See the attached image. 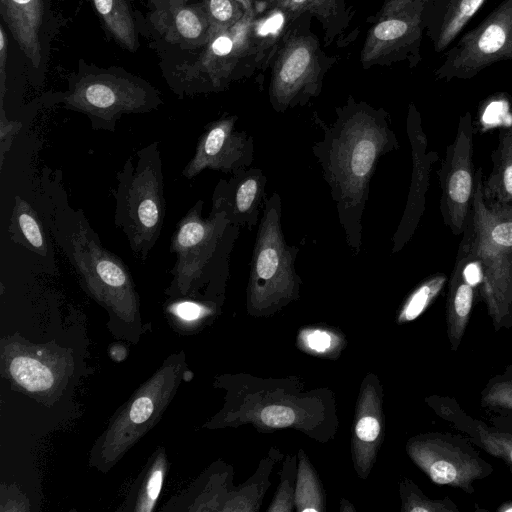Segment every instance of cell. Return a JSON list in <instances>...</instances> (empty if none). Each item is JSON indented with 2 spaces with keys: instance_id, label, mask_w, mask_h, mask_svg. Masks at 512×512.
I'll list each match as a JSON object with an SVG mask.
<instances>
[{
  "instance_id": "1",
  "label": "cell",
  "mask_w": 512,
  "mask_h": 512,
  "mask_svg": "<svg viewBox=\"0 0 512 512\" xmlns=\"http://www.w3.org/2000/svg\"><path fill=\"white\" fill-rule=\"evenodd\" d=\"M323 131L312 151L336 204L346 242L358 253L370 181L380 158L397 150L399 142L383 108L352 96L336 108L335 121Z\"/></svg>"
},
{
  "instance_id": "2",
  "label": "cell",
  "mask_w": 512,
  "mask_h": 512,
  "mask_svg": "<svg viewBox=\"0 0 512 512\" xmlns=\"http://www.w3.org/2000/svg\"><path fill=\"white\" fill-rule=\"evenodd\" d=\"M116 176L114 223L135 258L145 261L160 237L166 210L159 142L128 157Z\"/></svg>"
},
{
  "instance_id": "3",
  "label": "cell",
  "mask_w": 512,
  "mask_h": 512,
  "mask_svg": "<svg viewBox=\"0 0 512 512\" xmlns=\"http://www.w3.org/2000/svg\"><path fill=\"white\" fill-rule=\"evenodd\" d=\"M202 209L203 201L198 200L179 220L170 240L173 285L181 292L224 274L238 235L239 227L224 212L211 210L204 218Z\"/></svg>"
},
{
  "instance_id": "4",
  "label": "cell",
  "mask_w": 512,
  "mask_h": 512,
  "mask_svg": "<svg viewBox=\"0 0 512 512\" xmlns=\"http://www.w3.org/2000/svg\"><path fill=\"white\" fill-rule=\"evenodd\" d=\"M64 108L88 117L93 130L114 132L125 114L147 113L163 102L159 91L142 79L119 71L84 72L69 82Z\"/></svg>"
},
{
  "instance_id": "5",
  "label": "cell",
  "mask_w": 512,
  "mask_h": 512,
  "mask_svg": "<svg viewBox=\"0 0 512 512\" xmlns=\"http://www.w3.org/2000/svg\"><path fill=\"white\" fill-rule=\"evenodd\" d=\"M310 15L299 16L288 29L273 59L269 101L277 112L303 106L317 97L332 58L322 50L319 39L309 30Z\"/></svg>"
},
{
  "instance_id": "6",
  "label": "cell",
  "mask_w": 512,
  "mask_h": 512,
  "mask_svg": "<svg viewBox=\"0 0 512 512\" xmlns=\"http://www.w3.org/2000/svg\"><path fill=\"white\" fill-rule=\"evenodd\" d=\"M281 214V198L274 192L266 199L251 259V294L259 302L287 295L298 280L294 264L299 249L286 242Z\"/></svg>"
},
{
  "instance_id": "7",
  "label": "cell",
  "mask_w": 512,
  "mask_h": 512,
  "mask_svg": "<svg viewBox=\"0 0 512 512\" xmlns=\"http://www.w3.org/2000/svg\"><path fill=\"white\" fill-rule=\"evenodd\" d=\"M477 448L463 434L432 432L413 440L409 453L433 483L472 495L475 482L494 471Z\"/></svg>"
},
{
  "instance_id": "8",
  "label": "cell",
  "mask_w": 512,
  "mask_h": 512,
  "mask_svg": "<svg viewBox=\"0 0 512 512\" xmlns=\"http://www.w3.org/2000/svg\"><path fill=\"white\" fill-rule=\"evenodd\" d=\"M444 56L434 71L437 80H468L497 62L512 61V0H503Z\"/></svg>"
},
{
  "instance_id": "9",
  "label": "cell",
  "mask_w": 512,
  "mask_h": 512,
  "mask_svg": "<svg viewBox=\"0 0 512 512\" xmlns=\"http://www.w3.org/2000/svg\"><path fill=\"white\" fill-rule=\"evenodd\" d=\"M473 154L474 125L472 115L467 111L459 118L456 136L447 146L438 171L440 212L454 236L463 234L469 220L476 175Z\"/></svg>"
},
{
  "instance_id": "10",
  "label": "cell",
  "mask_w": 512,
  "mask_h": 512,
  "mask_svg": "<svg viewBox=\"0 0 512 512\" xmlns=\"http://www.w3.org/2000/svg\"><path fill=\"white\" fill-rule=\"evenodd\" d=\"M256 14L245 13L233 27L216 34L205 45L190 70L201 78L199 92L220 91L230 82L248 77L257 69L251 41V24Z\"/></svg>"
},
{
  "instance_id": "11",
  "label": "cell",
  "mask_w": 512,
  "mask_h": 512,
  "mask_svg": "<svg viewBox=\"0 0 512 512\" xmlns=\"http://www.w3.org/2000/svg\"><path fill=\"white\" fill-rule=\"evenodd\" d=\"M425 6L413 5L372 20L360 53L362 67L367 69L402 61H406L410 68L416 67L422 59L420 48L425 31Z\"/></svg>"
},
{
  "instance_id": "12",
  "label": "cell",
  "mask_w": 512,
  "mask_h": 512,
  "mask_svg": "<svg viewBox=\"0 0 512 512\" xmlns=\"http://www.w3.org/2000/svg\"><path fill=\"white\" fill-rule=\"evenodd\" d=\"M235 115H225L205 125L195 152L182 170L191 180L205 169L235 174L250 167L254 158L253 137L238 130Z\"/></svg>"
},
{
  "instance_id": "13",
  "label": "cell",
  "mask_w": 512,
  "mask_h": 512,
  "mask_svg": "<svg viewBox=\"0 0 512 512\" xmlns=\"http://www.w3.org/2000/svg\"><path fill=\"white\" fill-rule=\"evenodd\" d=\"M462 235L460 244L480 265L479 297L485 304L493 330L512 328V250L490 244L468 229Z\"/></svg>"
},
{
  "instance_id": "14",
  "label": "cell",
  "mask_w": 512,
  "mask_h": 512,
  "mask_svg": "<svg viewBox=\"0 0 512 512\" xmlns=\"http://www.w3.org/2000/svg\"><path fill=\"white\" fill-rule=\"evenodd\" d=\"M407 135L411 145L412 177L404 213L392 238L393 253L402 250L419 225L425 211L431 169L439 159L436 151H428V140L422 127L421 116L413 103L408 109Z\"/></svg>"
},
{
  "instance_id": "15",
  "label": "cell",
  "mask_w": 512,
  "mask_h": 512,
  "mask_svg": "<svg viewBox=\"0 0 512 512\" xmlns=\"http://www.w3.org/2000/svg\"><path fill=\"white\" fill-rule=\"evenodd\" d=\"M267 178L258 168H247L229 179H221L212 195L211 210L224 212L237 227L252 229L261 219L266 199Z\"/></svg>"
},
{
  "instance_id": "16",
  "label": "cell",
  "mask_w": 512,
  "mask_h": 512,
  "mask_svg": "<svg viewBox=\"0 0 512 512\" xmlns=\"http://www.w3.org/2000/svg\"><path fill=\"white\" fill-rule=\"evenodd\" d=\"M481 278L478 261L460 244L447 282L446 335L452 352L458 351L465 335L476 299L479 297Z\"/></svg>"
},
{
  "instance_id": "17",
  "label": "cell",
  "mask_w": 512,
  "mask_h": 512,
  "mask_svg": "<svg viewBox=\"0 0 512 512\" xmlns=\"http://www.w3.org/2000/svg\"><path fill=\"white\" fill-rule=\"evenodd\" d=\"M426 403L447 425L467 436L480 450L501 460L512 475V433L470 415L454 397L432 395Z\"/></svg>"
},
{
  "instance_id": "18",
  "label": "cell",
  "mask_w": 512,
  "mask_h": 512,
  "mask_svg": "<svg viewBox=\"0 0 512 512\" xmlns=\"http://www.w3.org/2000/svg\"><path fill=\"white\" fill-rule=\"evenodd\" d=\"M486 0H429L423 20L436 52L446 50Z\"/></svg>"
},
{
  "instance_id": "19",
  "label": "cell",
  "mask_w": 512,
  "mask_h": 512,
  "mask_svg": "<svg viewBox=\"0 0 512 512\" xmlns=\"http://www.w3.org/2000/svg\"><path fill=\"white\" fill-rule=\"evenodd\" d=\"M483 170L475 175V190L466 229L497 247L512 250V203H487L482 195Z\"/></svg>"
},
{
  "instance_id": "20",
  "label": "cell",
  "mask_w": 512,
  "mask_h": 512,
  "mask_svg": "<svg viewBox=\"0 0 512 512\" xmlns=\"http://www.w3.org/2000/svg\"><path fill=\"white\" fill-rule=\"evenodd\" d=\"M0 13L20 49L33 67L41 63L39 32L43 23V0H0Z\"/></svg>"
},
{
  "instance_id": "21",
  "label": "cell",
  "mask_w": 512,
  "mask_h": 512,
  "mask_svg": "<svg viewBox=\"0 0 512 512\" xmlns=\"http://www.w3.org/2000/svg\"><path fill=\"white\" fill-rule=\"evenodd\" d=\"M271 9L316 17L322 25L326 46L343 35L352 18L346 0H265L257 14Z\"/></svg>"
},
{
  "instance_id": "22",
  "label": "cell",
  "mask_w": 512,
  "mask_h": 512,
  "mask_svg": "<svg viewBox=\"0 0 512 512\" xmlns=\"http://www.w3.org/2000/svg\"><path fill=\"white\" fill-rule=\"evenodd\" d=\"M159 13L162 31L168 41L206 45L210 37V21L202 4L185 5L172 2Z\"/></svg>"
},
{
  "instance_id": "23",
  "label": "cell",
  "mask_w": 512,
  "mask_h": 512,
  "mask_svg": "<svg viewBox=\"0 0 512 512\" xmlns=\"http://www.w3.org/2000/svg\"><path fill=\"white\" fill-rule=\"evenodd\" d=\"M492 170L482 182L487 203H512V125L499 131L498 143L491 152Z\"/></svg>"
},
{
  "instance_id": "24",
  "label": "cell",
  "mask_w": 512,
  "mask_h": 512,
  "mask_svg": "<svg viewBox=\"0 0 512 512\" xmlns=\"http://www.w3.org/2000/svg\"><path fill=\"white\" fill-rule=\"evenodd\" d=\"M11 238L30 251L48 256V243L37 211L27 200L17 196L10 218Z\"/></svg>"
},
{
  "instance_id": "25",
  "label": "cell",
  "mask_w": 512,
  "mask_h": 512,
  "mask_svg": "<svg viewBox=\"0 0 512 512\" xmlns=\"http://www.w3.org/2000/svg\"><path fill=\"white\" fill-rule=\"evenodd\" d=\"M106 29L125 49L135 52L138 37L131 8L127 0H92Z\"/></svg>"
},
{
  "instance_id": "26",
  "label": "cell",
  "mask_w": 512,
  "mask_h": 512,
  "mask_svg": "<svg viewBox=\"0 0 512 512\" xmlns=\"http://www.w3.org/2000/svg\"><path fill=\"white\" fill-rule=\"evenodd\" d=\"M448 277L444 273L430 275L422 281L407 298L401 313L399 322H408L419 317L437 298Z\"/></svg>"
},
{
  "instance_id": "27",
  "label": "cell",
  "mask_w": 512,
  "mask_h": 512,
  "mask_svg": "<svg viewBox=\"0 0 512 512\" xmlns=\"http://www.w3.org/2000/svg\"><path fill=\"white\" fill-rule=\"evenodd\" d=\"M479 404L488 412L512 411V364L486 382L480 392Z\"/></svg>"
},
{
  "instance_id": "28",
  "label": "cell",
  "mask_w": 512,
  "mask_h": 512,
  "mask_svg": "<svg viewBox=\"0 0 512 512\" xmlns=\"http://www.w3.org/2000/svg\"><path fill=\"white\" fill-rule=\"evenodd\" d=\"M13 378L28 391H43L51 387L53 375L42 363L35 359L19 356L10 364Z\"/></svg>"
},
{
  "instance_id": "29",
  "label": "cell",
  "mask_w": 512,
  "mask_h": 512,
  "mask_svg": "<svg viewBox=\"0 0 512 512\" xmlns=\"http://www.w3.org/2000/svg\"><path fill=\"white\" fill-rule=\"evenodd\" d=\"M210 21V37L230 29L245 15L236 0H202Z\"/></svg>"
},
{
  "instance_id": "30",
  "label": "cell",
  "mask_w": 512,
  "mask_h": 512,
  "mask_svg": "<svg viewBox=\"0 0 512 512\" xmlns=\"http://www.w3.org/2000/svg\"><path fill=\"white\" fill-rule=\"evenodd\" d=\"M405 509L411 512H459L457 504L448 496L440 499L426 497L416 486H407Z\"/></svg>"
},
{
  "instance_id": "31",
  "label": "cell",
  "mask_w": 512,
  "mask_h": 512,
  "mask_svg": "<svg viewBox=\"0 0 512 512\" xmlns=\"http://www.w3.org/2000/svg\"><path fill=\"white\" fill-rule=\"evenodd\" d=\"M260 417L263 423L270 427H287L295 420L294 411L281 405H271L264 408Z\"/></svg>"
},
{
  "instance_id": "32",
  "label": "cell",
  "mask_w": 512,
  "mask_h": 512,
  "mask_svg": "<svg viewBox=\"0 0 512 512\" xmlns=\"http://www.w3.org/2000/svg\"><path fill=\"white\" fill-rule=\"evenodd\" d=\"M429 0H385L380 10L369 21L395 14L407 7L426 4Z\"/></svg>"
},
{
  "instance_id": "33",
  "label": "cell",
  "mask_w": 512,
  "mask_h": 512,
  "mask_svg": "<svg viewBox=\"0 0 512 512\" xmlns=\"http://www.w3.org/2000/svg\"><path fill=\"white\" fill-rule=\"evenodd\" d=\"M380 426L377 419L371 416L362 417L355 428L356 435L363 441L371 442L379 435Z\"/></svg>"
},
{
  "instance_id": "34",
  "label": "cell",
  "mask_w": 512,
  "mask_h": 512,
  "mask_svg": "<svg viewBox=\"0 0 512 512\" xmlns=\"http://www.w3.org/2000/svg\"><path fill=\"white\" fill-rule=\"evenodd\" d=\"M153 412V403L148 397H140L134 401L130 410V419L134 423L145 422Z\"/></svg>"
},
{
  "instance_id": "35",
  "label": "cell",
  "mask_w": 512,
  "mask_h": 512,
  "mask_svg": "<svg viewBox=\"0 0 512 512\" xmlns=\"http://www.w3.org/2000/svg\"><path fill=\"white\" fill-rule=\"evenodd\" d=\"M171 309L178 317L186 321L196 320L204 312L201 305L192 301L179 302L174 304Z\"/></svg>"
},
{
  "instance_id": "36",
  "label": "cell",
  "mask_w": 512,
  "mask_h": 512,
  "mask_svg": "<svg viewBox=\"0 0 512 512\" xmlns=\"http://www.w3.org/2000/svg\"><path fill=\"white\" fill-rule=\"evenodd\" d=\"M8 54V43L4 28L0 26V89H1V103L5 93V80H6V62Z\"/></svg>"
},
{
  "instance_id": "37",
  "label": "cell",
  "mask_w": 512,
  "mask_h": 512,
  "mask_svg": "<svg viewBox=\"0 0 512 512\" xmlns=\"http://www.w3.org/2000/svg\"><path fill=\"white\" fill-rule=\"evenodd\" d=\"M488 422L498 429L512 433V411L496 410L489 412Z\"/></svg>"
},
{
  "instance_id": "38",
  "label": "cell",
  "mask_w": 512,
  "mask_h": 512,
  "mask_svg": "<svg viewBox=\"0 0 512 512\" xmlns=\"http://www.w3.org/2000/svg\"><path fill=\"white\" fill-rule=\"evenodd\" d=\"M330 342L329 334L324 331L316 330L307 336L309 347L316 351L326 350L330 346Z\"/></svg>"
},
{
  "instance_id": "39",
  "label": "cell",
  "mask_w": 512,
  "mask_h": 512,
  "mask_svg": "<svg viewBox=\"0 0 512 512\" xmlns=\"http://www.w3.org/2000/svg\"><path fill=\"white\" fill-rule=\"evenodd\" d=\"M162 471L160 469L155 470L151 475L147 485V495L150 501H155L157 498L162 484Z\"/></svg>"
},
{
  "instance_id": "40",
  "label": "cell",
  "mask_w": 512,
  "mask_h": 512,
  "mask_svg": "<svg viewBox=\"0 0 512 512\" xmlns=\"http://www.w3.org/2000/svg\"><path fill=\"white\" fill-rule=\"evenodd\" d=\"M245 10V13L256 14L252 0H236Z\"/></svg>"
},
{
  "instance_id": "41",
  "label": "cell",
  "mask_w": 512,
  "mask_h": 512,
  "mask_svg": "<svg viewBox=\"0 0 512 512\" xmlns=\"http://www.w3.org/2000/svg\"><path fill=\"white\" fill-rule=\"evenodd\" d=\"M498 512H512V499L502 502L496 509Z\"/></svg>"
},
{
  "instance_id": "42",
  "label": "cell",
  "mask_w": 512,
  "mask_h": 512,
  "mask_svg": "<svg viewBox=\"0 0 512 512\" xmlns=\"http://www.w3.org/2000/svg\"><path fill=\"white\" fill-rule=\"evenodd\" d=\"M264 1L265 0H252L256 14L259 11V9Z\"/></svg>"
}]
</instances>
